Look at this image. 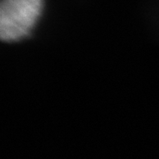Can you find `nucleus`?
Masks as SVG:
<instances>
[{
  "instance_id": "f257e3e1",
  "label": "nucleus",
  "mask_w": 159,
  "mask_h": 159,
  "mask_svg": "<svg viewBox=\"0 0 159 159\" xmlns=\"http://www.w3.org/2000/svg\"><path fill=\"white\" fill-rule=\"evenodd\" d=\"M43 0H1L0 37L15 42L27 36L43 11Z\"/></svg>"
}]
</instances>
